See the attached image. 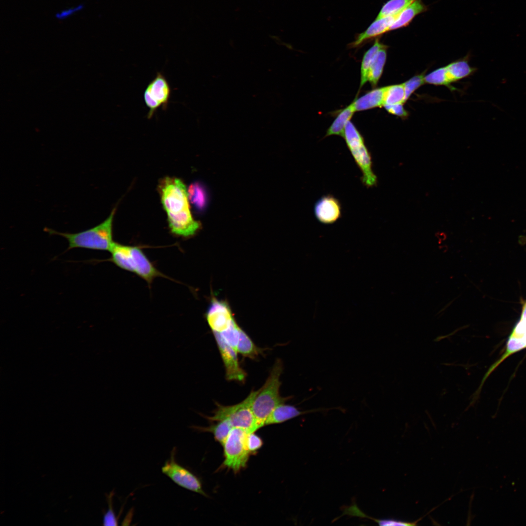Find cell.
I'll return each instance as SVG.
<instances>
[{"mask_svg": "<svg viewBox=\"0 0 526 526\" xmlns=\"http://www.w3.org/2000/svg\"><path fill=\"white\" fill-rule=\"evenodd\" d=\"M110 252L111 256L109 261L122 269L135 274L149 285L155 278L165 277L138 246L114 242Z\"/></svg>", "mask_w": 526, "mask_h": 526, "instance_id": "obj_3", "label": "cell"}, {"mask_svg": "<svg viewBox=\"0 0 526 526\" xmlns=\"http://www.w3.org/2000/svg\"><path fill=\"white\" fill-rule=\"evenodd\" d=\"M343 137L361 172L362 184L368 188L376 186L377 179L373 170L371 153L365 144L363 136L350 121L345 127Z\"/></svg>", "mask_w": 526, "mask_h": 526, "instance_id": "obj_6", "label": "cell"}, {"mask_svg": "<svg viewBox=\"0 0 526 526\" xmlns=\"http://www.w3.org/2000/svg\"><path fill=\"white\" fill-rule=\"evenodd\" d=\"M314 213L317 220L324 225L336 222L342 215L339 201L331 194L322 196L315 203Z\"/></svg>", "mask_w": 526, "mask_h": 526, "instance_id": "obj_12", "label": "cell"}, {"mask_svg": "<svg viewBox=\"0 0 526 526\" xmlns=\"http://www.w3.org/2000/svg\"><path fill=\"white\" fill-rule=\"evenodd\" d=\"M355 112L353 102L342 110L328 129L325 136L335 135L343 137L345 127Z\"/></svg>", "mask_w": 526, "mask_h": 526, "instance_id": "obj_19", "label": "cell"}, {"mask_svg": "<svg viewBox=\"0 0 526 526\" xmlns=\"http://www.w3.org/2000/svg\"><path fill=\"white\" fill-rule=\"evenodd\" d=\"M84 7V4L81 3L74 7L64 9L60 12H57L55 15V17L59 20L65 19L73 15L75 13L82 10Z\"/></svg>", "mask_w": 526, "mask_h": 526, "instance_id": "obj_33", "label": "cell"}, {"mask_svg": "<svg viewBox=\"0 0 526 526\" xmlns=\"http://www.w3.org/2000/svg\"><path fill=\"white\" fill-rule=\"evenodd\" d=\"M414 0H389L382 6L376 19L396 15Z\"/></svg>", "mask_w": 526, "mask_h": 526, "instance_id": "obj_24", "label": "cell"}, {"mask_svg": "<svg viewBox=\"0 0 526 526\" xmlns=\"http://www.w3.org/2000/svg\"><path fill=\"white\" fill-rule=\"evenodd\" d=\"M223 361L225 377L228 380L244 381L246 373L240 366L237 352L227 345L216 333H213Z\"/></svg>", "mask_w": 526, "mask_h": 526, "instance_id": "obj_11", "label": "cell"}, {"mask_svg": "<svg viewBox=\"0 0 526 526\" xmlns=\"http://www.w3.org/2000/svg\"><path fill=\"white\" fill-rule=\"evenodd\" d=\"M384 107L388 113L398 117L405 118L408 115V113L404 108L403 103L386 105Z\"/></svg>", "mask_w": 526, "mask_h": 526, "instance_id": "obj_32", "label": "cell"}, {"mask_svg": "<svg viewBox=\"0 0 526 526\" xmlns=\"http://www.w3.org/2000/svg\"><path fill=\"white\" fill-rule=\"evenodd\" d=\"M321 410L322 409L301 411L293 405L282 403L272 411L265 420L264 425L281 423L302 414Z\"/></svg>", "mask_w": 526, "mask_h": 526, "instance_id": "obj_14", "label": "cell"}, {"mask_svg": "<svg viewBox=\"0 0 526 526\" xmlns=\"http://www.w3.org/2000/svg\"><path fill=\"white\" fill-rule=\"evenodd\" d=\"M176 449L171 451L170 458L162 467V472L179 486L206 496L200 480L191 472L179 464L175 460Z\"/></svg>", "mask_w": 526, "mask_h": 526, "instance_id": "obj_9", "label": "cell"}, {"mask_svg": "<svg viewBox=\"0 0 526 526\" xmlns=\"http://www.w3.org/2000/svg\"><path fill=\"white\" fill-rule=\"evenodd\" d=\"M427 9L421 0H414L397 15L390 31L406 27L417 15L425 12Z\"/></svg>", "mask_w": 526, "mask_h": 526, "instance_id": "obj_16", "label": "cell"}, {"mask_svg": "<svg viewBox=\"0 0 526 526\" xmlns=\"http://www.w3.org/2000/svg\"><path fill=\"white\" fill-rule=\"evenodd\" d=\"M115 212L114 208L108 218L100 224L78 233L61 232L45 227L44 231L50 235L62 236L68 242L67 250L75 248L110 251L114 242L113 240V220Z\"/></svg>", "mask_w": 526, "mask_h": 526, "instance_id": "obj_2", "label": "cell"}, {"mask_svg": "<svg viewBox=\"0 0 526 526\" xmlns=\"http://www.w3.org/2000/svg\"><path fill=\"white\" fill-rule=\"evenodd\" d=\"M450 84L471 75L476 71L470 67L467 58L458 60L445 66Z\"/></svg>", "mask_w": 526, "mask_h": 526, "instance_id": "obj_18", "label": "cell"}, {"mask_svg": "<svg viewBox=\"0 0 526 526\" xmlns=\"http://www.w3.org/2000/svg\"><path fill=\"white\" fill-rule=\"evenodd\" d=\"M207 321L213 333H220L227 328L235 320L226 301L214 297L211 299L206 315Z\"/></svg>", "mask_w": 526, "mask_h": 526, "instance_id": "obj_10", "label": "cell"}, {"mask_svg": "<svg viewBox=\"0 0 526 526\" xmlns=\"http://www.w3.org/2000/svg\"><path fill=\"white\" fill-rule=\"evenodd\" d=\"M249 432L246 430L233 428L223 444L225 460L223 465L235 472L244 468L250 452L246 445V438Z\"/></svg>", "mask_w": 526, "mask_h": 526, "instance_id": "obj_7", "label": "cell"}, {"mask_svg": "<svg viewBox=\"0 0 526 526\" xmlns=\"http://www.w3.org/2000/svg\"><path fill=\"white\" fill-rule=\"evenodd\" d=\"M425 83L450 86L445 67L439 68L424 76Z\"/></svg>", "mask_w": 526, "mask_h": 526, "instance_id": "obj_27", "label": "cell"}, {"mask_svg": "<svg viewBox=\"0 0 526 526\" xmlns=\"http://www.w3.org/2000/svg\"><path fill=\"white\" fill-rule=\"evenodd\" d=\"M188 196L193 203L201 207L204 203V196L202 190L197 185H191L188 190Z\"/></svg>", "mask_w": 526, "mask_h": 526, "instance_id": "obj_31", "label": "cell"}, {"mask_svg": "<svg viewBox=\"0 0 526 526\" xmlns=\"http://www.w3.org/2000/svg\"><path fill=\"white\" fill-rule=\"evenodd\" d=\"M525 348H526V343L522 338L510 335L507 343L506 351L502 356L490 367L483 377L479 388L474 394V395H479L483 385L486 379L502 361L511 355Z\"/></svg>", "mask_w": 526, "mask_h": 526, "instance_id": "obj_17", "label": "cell"}, {"mask_svg": "<svg viewBox=\"0 0 526 526\" xmlns=\"http://www.w3.org/2000/svg\"><path fill=\"white\" fill-rule=\"evenodd\" d=\"M159 188L171 232L184 238L194 235L200 225L192 216L185 184L179 179L167 177L162 180Z\"/></svg>", "mask_w": 526, "mask_h": 526, "instance_id": "obj_1", "label": "cell"}, {"mask_svg": "<svg viewBox=\"0 0 526 526\" xmlns=\"http://www.w3.org/2000/svg\"><path fill=\"white\" fill-rule=\"evenodd\" d=\"M113 492H111L110 494L107 496V499L108 500V503L109 505L108 509L107 511L105 513L103 519V525L104 526H116L117 525V520L115 517V513L113 508L112 504V496Z\"/></svg>", "mask_w": 526, "mask_h": 526, "instance_id": "obj_29", "label": "cell"}, {"mask_svg": "<svg viewBox=\"0 0 526 526\" xmlns=\"http://www.w3.org/2000/svg\"><path fill=\"white\" fill-rule=\"evenodd\" d=\"M283 370L282 363L277 359L264 385L260 389L252 405V410L262 426L272 411L279 405L290 398L280 394V376Z\"/></svg>", "mask_w": 526, "mask_h": 526, "instance_id": "obj_4", "label": "cell"}, {"mask_svg": "<svg viewBox=\"0 0 526 526\" xmlns=\"http://www.w3.org/2000/svg\"><path fill=\"white\" fill-rule=\"evenodd\" d=\"M242 329L234 320L225 330L216 333L227 345L236 351Z\"/></svg>", "mask_w": 526, "mask_h": 526, "instance_id": "obj_25", "label": "cell"}, {"mask_svg": "<svg viewBox=\"0 0 526 526\" xmlns=\"http://www.w3.org/2000/svg\"><path fill=\"white\" fill-rule=\"evenodd\" d=\"M396 16L397 15L376 19L365 31L359 34L355 40L350 43V47H358L366 41L377 38L390 31L391 27L395 21Z\"/></svg>", "mask_w": 526, "mask_h": 526, "instance_id": "obj_13", "label": "cell"}, {"mask_svg": "<svg viewBox=\"0 0 526 526\" xmlns=\"http://www.w3.org/2000/svg\"><path fill=\"white\" fill-rule=\"evenodd\" d=\"M388 46L383 44L378 51L370 68L368 76L369 81L375 87L381 77L387 58Z\"/></svg>", "mask_w": 526, "mask_h": 526, "instance_id": "obj_20", "label": "cell"}, {"mask_svg": "<svg viewBox=\"0 0 526 526\" xmlns=\"http://www.w3.org/2000/svg\"><path fill=\"white\" fill-rule=\"evenodd\" d=\"M420 520V519L415 522H410L394 519H378L377 523L379 526H415Z\"/></svg>", "mask_w": 526, "mask_h": 526, "instance_id": "obj_34", "label": "cell"}, {"mask_svg": "<svg viewBox=\"0 0 526 526\" xmlns=\"http://www.w3.org/2000/svg\"><path fill=\"white\" fill-rule=\"evenodd\" d=\"M194 428L201 432L213 433L215 439L223 445L233 427L227 420H223L207 427L195 426Z\"/></svg>", "mask_w": 526, "mask_h": 526, "instance_id": "obj_22", "label": "cell"}, {"mask_svg": "<svg viewBox=\"0 0 526 526\" xmlns=\"http://www.w3.org/2000/svg\"><path fill=\"white\" fill-rule=\"evenodd\" d=\"M386 86L374 89L353 102L356 112L362 111L384 105Z\"/></svg>", "mask_w": 526, "mask_h": 526, "instance_id": "obj_15", "label": "cell"}, {"mask_svg": "<svg viewBox=\"0 0 526 526\" xmlns=\"http://www.w3.org/2000/svg\"><path fill=\"white\" fill-rule=\"evenodd\" d=\"M259 390L251 391L244 400L237 404L224 406L217 403L213 415L206 418L211 421L227 420L233 428L243 429L249 433L254 432L263 427L252 410V403Z\"/></svg>", "mask_w": 526, "mask_h": 526, "instance_id": "obj_5", "label": "cell"}, {"mask_svg": "<svg viewBox=\"0 0 526 526\" xmlns=\"http://www.w3.org/2000/svg\"><path fill=\"white\" fill-rule=\"evenodd\" d=\"M425 82L424 75L420 74L415 75L403 83L405 91V102L411 94Z\"/></svg>", "mask_w": 526, "mask_h": 526, "instance_id": "obj_28", "label": "cell"}, {"mask_svg": "<svg viewBox=\"0 0 526 526\" xmlns=\"http://www.w3.org/2000/svg\"><path fill=\"white\" fill-rule=\"evenodd\" d=\"M171 89L167 79L161 73L158 72L144 92V102L149 109L148 119L152 118L159 108L163 110L167 109Z\"/></svg>", "mask_w": 526, "mask_h": 526, "instance_id": "obj_8", "label": "cell"}, {"mask_svg": "<svg viewBox=\"0 0 526 526\" xmlns=\"http://www.w3.org/2000/svg\"><path fill=\"white\" fill-rule=\"evenodd\" d=\"M236 351L243 356L251 359L256 358L262 352V349L255 345L243 329L241 332Z\"/></svg>", "mask_w": 526, "mask_h": 526, "instance_id": "obj_23", "label": "cell"}, {"mask_svg": "<svg viewBox=\"0 0 526 526\" xmlns=\"http://www.w3.org/2000/svg\"><path fill=\"white\" fill-rule=\"evenodd\" d=\"M263 444L260 437L254 432L248 433L246 438V445L249 451L251 453L256 452Z\"/></svg>", "mask_w": 526, "mask_h": 526, "instance_id": "obj_30", "label": "cell"}, {"mask_svg": "<svg viewBox=\"0 0 526 526\" xmlns=\"http://www.w3.org/2000/svg\"><path fill=\"white\" fill-rule=\"evenodd\" d=\"M378 38L374 44L364 54L360 69V82L359 90L368 82V76L372 64L379 50L383 46Z\"/></svg>", "mask_w": 526, "mask_h": 526, "instance_id": "obj_21", "label": "cell"}, {"mask_svg": "<svg viewBox=\"0 0 526 526\" xmlns=\"http://www.w3.org/2000/svg\"><path fill=\"white\" fill-rule=\"evenodd\" d=\"M405 97L403 83L386 86L384 105L404 104L405 102Z\"/></svg>", "mask_w": 526, "mask_h": 526, "instance_id": "obj_26", "label": "cell"}]
</instances>
